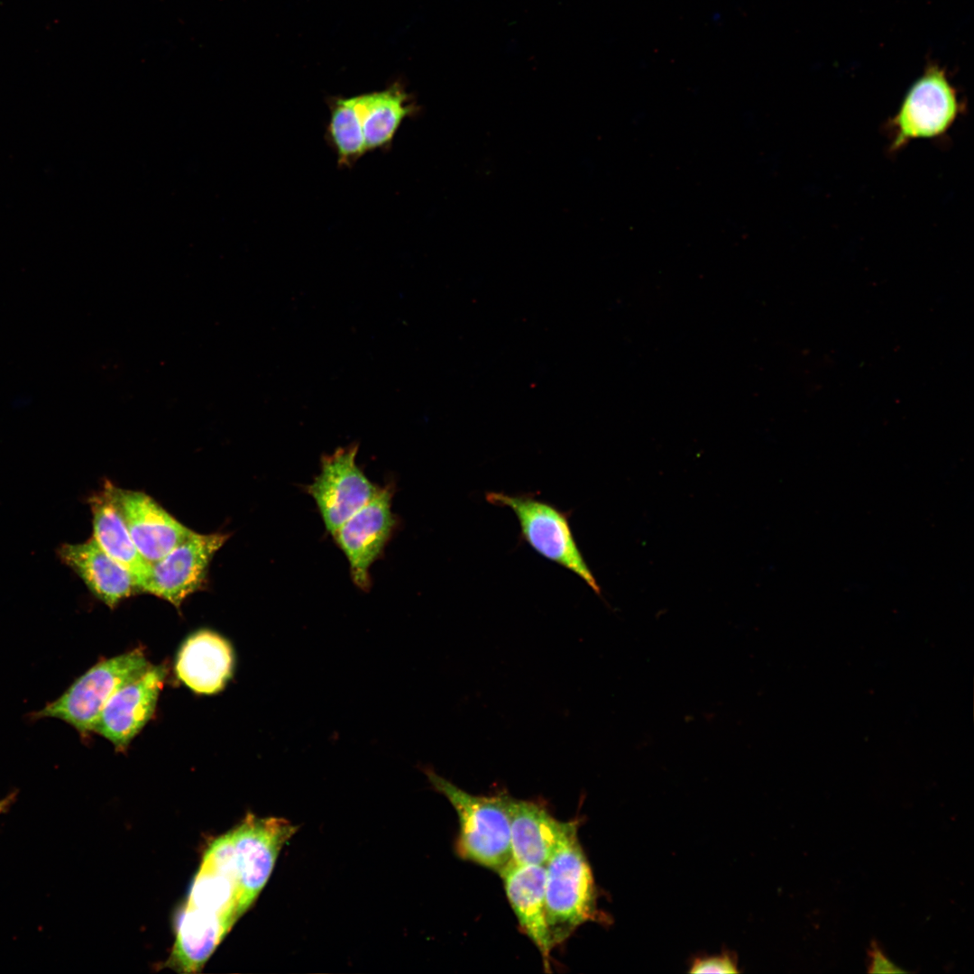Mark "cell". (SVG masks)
<instances>
[{
    "label": "cell",
    "instance_id": "cell-16",
    "mask_svg": "<svg viewBox=\"0 0 974 974\" xmlns=\"http://www.w3.org/2000/svg\"><path fill=\"white\" fill-rule=\"evenodd\" d=\"M500 875L520 928L540 951L548 970L553 947L546 921L545 866L510 863Z\"/></svg>",
    "mask_w": 974,
    "mask_h": 974
},
{
    "label": "cell",
    "instance_id": "cell-9",
    "mask_svg": "<svg viewBox=\"0 0 974 974\" xmlns=\"http://www.w3.org/2000/svg\"><path fill=\"white\" fill-rule=\"evenodd\" d=\"M228 535L192 532L159 561L152 564L151 576L142 592L154 594L179 607L205 583L209 564Z\"/></svg>",
    "mask_w": 974,
    "mask_h": 974
},
{
    "label": "cell",
    "instance_id": "cell-12",
    "mask_svg": "<svg viewBox=\"0 0 974 974\" xmlns=\"http://www.w3.org/2000/svg\"><path fill=\"white\" fill-rule=\"evenodd\" d=\"M116 494L133 542L150 564L164 557L193 532L142 492L116 488Z\"/></svg>",
    "mask_w": 974,
    "mask_h": 974
},
{
    "label": "cell",
    "instance_id": "cell-4",
    "mask_svg": "<svg viewBox=\"0 0 974 974\" xmlns=\"http://www.w3.org/2000/svg\"><path fill=\"white\" fill-rule=\"evenodd\" d=\"M149 666L144 653L137 648L98 662L76 679L60 696L32 716L34 719H60L87 735L94 731L109 698Z\"/></svg>",
    "mask_w": 974,
    "mask_h": 974
},
{
    "label": "cell",
    "instance_id": "cell-6",
    "mask_svg": "<svg viewBox=\"0 0 974 974\" xmlns=\"http://www.w3.org/2000/svg\"><path fill=\"white\" fill-rule=\"evenodd\" d=\"M357 442L321 458L320 472L306 487L331 536L379 491L356 464Z\"/></svg>",
    "mask_w": 974,
    "mask_h": 974
},
{
    "label": "cell",
    "instance_id": "cell-13",
    "mask_svg": "<svg viewBox=\"0 0 974 974\" xmlns=\"http://www.w3.org/2000/svg\"><path fill=\"white\" fill-rule=\"evenodd\" d=\"M510 863L546 866L573 822H559L539 804L507 795Z\"/></svg>",
    "mask_w": 974,
    "mask_h": 974
},
{
    "label": "cell",
    "instance_id": "cell-3",
    "mask_svg": "<svg viewBox=\"0 0 974 974\" xmlns=\"http://www.w3.org/2000/svg\"><path fill=\"white\" fill-rule=\"evenodd\" d=\"M486 501L510 508L520 528V539L545 558L580 577L599 596L602 590L574 538L570 511H564L533 494L510 495L490 492Z\"/></svg>",
    "mask_w": 974,
    "mask_h": 974
},
{
    "label": "cell",
    "instance_id": "cell-19",
    "mask_svg": "<svg viewBox=\"0 0 974 974\" xmlns=\"http://www.w3.org/2000/svg\"><path fill=\"white\" fill-rule=\"evenodd\" d=\"M232 926L216 914L184 906L178 918L170 966L179 972H198Z\"/></svg>",
    "mask_w": 974,
    "mask_h": 974
},
{
    "label": "cell",
    "instance_id": "cell-23",
    "mask_svg": "<svg viewBox=\"0 0 974 974\" xmlns=\"http://www.w3.org/2000/svg\"><path fill=\"white\" fill-rule=\"evenodd\" d=\"M15 794L12 793L9 795L0 799V814L5 813L14 801Z\"/></svg>",
    "mask_w": 974,
    "mask_h": 974
},
{
    "label": "cell",
    "instance_id": "cell-21",
    "mask_svg": "<svg viewBox=\"0 0 974 974\" xmlns=\"http://www.w3.org/2000/svg\"><path fill=\"white\" fill-rule=\"evenodd\" d=\"M692 973H735L736 965L728 956L711 957L694 961L690 969Z\"/></svg>",
    "mask_w": 974,
    "mask_h": 974
},
{
    "label": "cell",
    "instance_id": "cell-22",
    "mask_svg": "<svg viewBox=\"0 0 974 974\" xmlns=\"http://www.w3.org/2000/svg\"><path fill=\"white\" fill-rule=\"evenodd\" d=\"M869 973H904L906 972L894 964L883 952L878 943L872 941L868 951Z\"/></svg>",
    "mask_w": 974,
    "mask_h": 974
},
{
    "label": "cell",
    "instance_id": "cell-20",
    "mask_svg": "<svg viewBox=\"0 0 974 974\" xmlns=\"http://www.w3.org/2000/svg\"><path fill=\"white\" fill-rule=\"evenodd\" d=\"M326 138L339 166H353L366 153L354 96L336 97L329 102Z\"/></svg>",
    "mask_w": 974,
    "mask_h": 974
},
{
    "label": "cell",
    "instance_id": "cell-14",
    "mask_svg": "<svg viewBox=\"0 0 974 974\" xmlns=\"http://www.w3.org/2000/svg\"><path fill=\"white\" fill-rule=\"evenodd\" d=\"M234 655L230 643L211 630H199L182 644L176 659L178 678L193 692L212 694L232 677Z\"/></svg>",
    "mask_w": 974,
    "mask_h": 974
},
{
    "label": "cell",
    "instance_id": "cell-5",
    "mask_svg": "<svg viewBox=\"0 0 974 974\" xmlns=\"http://www.w3.org/2000/svg\"><path fill=\"white\" fill-rule=\"evenodd\" d=\"M961 110L958 92L944 69L927 66L887 123L890 151L896 152L914 140L943 136Z\"/></svg>",
    "mask_w": 974,
    "mask_h": 974
},
{
    "label": "cell",
    "instance_id": "cell-17",
    "mask_svg": "<svg viewBox=\"0 0 974 974\" xmlns=\"http://www.w3.org/2000/svg\"><path fill=\"white\" fill-rule=\"evenodd\" d=\"M62 563L71 568L88 590L110 608L138 591L132 574L110 557L93 538L58 549Z\"/></svg>",
    "mask_w": 974,
    "mask_h": 974
},
{
    "label": "cell",
    "instance_id": "cell-1",
    "mask_svg": "<svg viewBox=\"0 0 974 974\" xmlns=\"http://www.w3.org/2000/svg\"><path fill=\"white\" fill-rule=\"evenodd\" d=\"M546 921L552 947L598 918L596 887L573 822L545 866Z\"/></svg>",
    "mask_w": 974,
    "mask_h": 974
},
{
    "label": "cell",
    "instance_id": "cell-18",
    "mask_svg": "<svg viewBox=\"0 0 974 974\" xmlns=\"http://www.w3.org/2000/svg\"><path fill=\"white\" fill-rule=\"evenodd\" d=\"M354 100L366 152L389 147L402 122L418 108L398 83L354 96Z\"/></svg>",
    "mask_w": 974,
    "mask_h": 974
},
{
    "label": "cell",
    "instance_id": "cell-7",
    "mask_svg": "<svg viewBox=\"0 0 974 974\" xmlns=\"http://www.w3.org/2000/svg\"><path fill=\"white\" fill-rule=\"evenodd\" d=\"M394 485L380 487L377 493L332 535L345 554L354 584L362 592L372 587L371 566L381 557L398 526L391 510Z\"/></svg>",
    "mask_w": 974,
    "mask_h": 974
},
{
    "label": "cell",
    "instance_id": "cell-8",
    "mask_svg": "<svg viewBox=\"0 0 974 974\" xmlns=\"http://www.w3.org/2000/svg\"><path fill=\"white\" fill-rule=\"evenodd\" d=\"M298 827L278 817L248 814L231 832L239 880V915L255 901L268 881L277 857Z\"/></svg>",
    "mask_w": 974,
    "mask_h": 974
},
{
    "label": "cell",
    "instance_id": "cell-11",
    "mask_svg": "<svg viewBox=\"0 0 974 974\" xmlns=\"http://www.w3.org/2000/svg\"><path fill=\"white\" fill-rule=\"evenodd\" d=\"M239 880L231 832L215 840L204 854L185 905L216 914L233 925L240 917Z\"/></svg>",
    "mask_w": 974,
    "mask_h": 974
},
{
    "label": "cell",
    "instance_id": "cell-15",
    "mask_svg": "<svg viewBox=\"0 0 974 974\" xmlns=\"http://www.w3.org/2000/svg\"><path fill=\"white\" fill-rule=\"evenodd\" d=\"M93 538L115 562L133 577L138 591L151 576L152 564L142 557L129 534L118 502L116 487L107 482L89 497Z\"/></svg>",
    "mask_w": 974,
    "mask_h": 974
},
{
    "label": "cell",
    "instance_id": "cell-10",
    "mask_svg": "<svg viewBox=\"0 0 974 974\" xmlns=\"http://www.w3.org/2000/svg\"><path fill=\"white\" fill-rule=\"evenodd\" d=\"M166 674L164 666H150L118 689L102 709L94 731L124 750L152 716Z\"/></svg>",
    "mask_w": 974,
    "mask_h": 974
},
{
    "label": "cell",
    "instance_id": "cell-2",
    "mask_svg": "<svg viewBox=\"0 0 974 974\" xmlns=\"http://www.w3.org/2000/svg\"><path fill=\"white\" fill-rule=\"evenodd\" d=\"M419 768L457 813L456 849L460 856L500 874L511 859L507 795H474L439 776L430 766Z\"/></svg>",
    "mask_w": 974,
    "mask_h": 974
}]
</instances>
